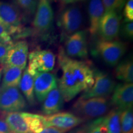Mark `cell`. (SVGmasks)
Returning <instances> with one entry per match:
<instances>
[{"instance_id": "obj_1", "label": "cell", "mask_w": 133, "mask_h": 133, "mask_svg": "<svg viewBox=\"0 0 133 133\" xmlns=\"http://www.w3.org/2000/svg\"><path fill=\"white\" fill-rule=\"evenodd\" d=\"M58 63L62 70L59 88L64 101L69 102L82 91L91 88L94 83V70L88 62L69 57L64 48H60Z\"/></svg>"}, {"instance_id": "obj_2", "label": "cell", "mask_w": 133, "mask_h": 133, "mask_svg": "<svg viewBox=\"0 0 133 133\" xmlns=\"http://www.w3.org/2000/svg\"><path fill=\"white\" fill-rule=\"evenodd\" d=\"M4 121L12 133H38L46 128L44 116L27 112L6 113Z\"/></svg>"}, {"instance_id": "obj_3", "label": "cell", "mask_w": 133, "mask_h": 133, "mask_svg": "<svg viewBox=\"0 0 133 133\" xmlns=\"http://www.w3.org/2000/svg\"><path fill=\"white\" fill-rule=\"evenodd\" d=\"M110 103L106 97H91L82 99L79 97L73 105V110L84 119L99 118L109 110Z\"/></svg>"}, {"instance_id": "obj_4", "label": "cell", "mask_w": 133, "mask_h": 133, "mask_svg": "<svg viewBox=\"0 0 133 133\" xmlns=\"http://www.w3.org/2000/svg\"><path fill=\"white\" fill-rule=\"evenodd\" d=\"M127 50L126 43L117 40L105 41L100 39L96 43V53L109 66L118 64Z\"/></svg>"}, {"instance_id": "obj_5", "label": "cell", "mask_w": 133, "mask_h": 133, "mask_svg": "<svg viewBox=\"0 0 133 133\" xmlns=\"http://www.w3.org/2000/svg\"><path fill=\"white\" fill-rule=\"evenodd\" d=\"M54 13L49 0H38L32 25L36 35L46 36L52 31Z\"/></svg>"}, {"instance_id": "obj_6", "label": "cell", "mask_w": 133, "mask_h": 133, "mask_svg": "<svg viewBox=\"0 0 133 133\" xmlns=\"http://www.w3.org/2000/svg\"><path fill=\"white\" fill-rule=\"evenodd\" d=\"M27 70L33 76L38 73L49 72L54 69L56 56L49 50H35L29 55Z\"/></svg>"}, {"instance_id": "obj_7", "label": "cell", "mask_w": 133, "mask_h": 133, "mask_svg": "<svg viewBox=\"0 0 133 133\" xmlns=\"http://www.w3.org/2000/svg\"><path fill=\"white\" fill-rule=\"evenodd\" d=\"M94 83L91 88L81 96L82 99L105 97L110 95L115 87V82L106 73L94 70Z\"/></svg>"}, {"instance_id": "obj_8", "label": "cell", "mask_w": 133, "mask_h": 133, "mask_svg": "<svg viewBox=\"0 0 133 133\" xmlns=\"http://www.w3.org/2000/svg\"><path fill=\"white\" fill-rule=\"evenodd\" d=\"M83 23V13L80 8L75 5L63 9L57 21L58 25L62 33L68 36L79 31Z\"/></svg>"}, {"instance_id": "obj_9", "label": "cell", "mask_w": 133, "mask_h": 133, "mask_svg": "<svg viewBox=\"0 0 133 133\" xmlns=\"http://www.w3.org/2000/svg\"><path fill=\"white\" fill-rule=\"evenodd\" d=\"M26 107V100L19 88L10 87L0 89V110L6 113L21 112Z\"/></svg>"}, {"instance_id": "obj_10", "label": "cell", "mask_w": 133, "mask_h": 133, "mask_svg": "<svg viewBox=\"0 0 133 133\" xmlns=\"http://www.w3.org/2000/svg\"><path fill=\"white\" fill-rule=\"evenodd\" d=\"M121 16L115 11L105 12L99 22L97 33L101 39L115 40L120 33Z\"/></svg>"}, {"instance_id": "obj_11", "label": "cell", "mask_w": 133, "mask_h": 133, "mask_svg": "<svg viewBox=\"0 0 133 133\" xmlns=\"http://www.w3.org/2000/svg\"><path fill=\"white\" fill-rule=\"evenodd\" d=\"M64 51L70 57L87 58V31L79 30L68 36L64 44Z\"/></svg>"}, {"instance_id": "obj_12", "label": "cell", "mask_w": 133, "mask_h": 133, "mask_svg": "<svg viewBox=\"0 0 133 133\" xmlns=\"http://www.w3.org/2000/svg\"><path fill=\"white\" fill-rule=\"evenodd\" d=\"M46 127L52 126L64 131L70 130L84 121V119L69 112H58L44 116Z\"/></svg>"}, {"instance_id": "obj_13", "label": "cell", "mask_w": 133, "mask_h": 133, "mask_svg": "<svg viewBox=\"0 0 133 133\" xmlns=\"http://www.w3.org/2000/svg\"><path fill=\"white\" fill-rule=\"evenodd\" d=\"M29 56V46L26 41L13 43L8 51L4 65L19 67L24 70L26 67Z\"/></svg>"}, {"instance_id": "obj_14", "label": "cell", "mask_w": 133, "mask_h": 133, "mask_svg": "<svg viewBox=\"0 0 133 133\" xmlns=\"http://www.w3.org/2000/svg\"><path fill=\"white\" fill-rule=\"evenodd\" d=\"M57 86V78L52 73H38L34 76V93L39 102H43L50 91Z\"/></svg>"}, {"instance_id": "obj_15", "label": "cell", "mask_w": 133, "mask_h": 133, "mask_svg": "<svg viewBox=\"0 0 133 133\" xmlns=\"http://www.w3.org/2000/svg\"><path fill=\"white\" fill-rule=\"evenodd\" d=\"M112 96L111 102L116 109L123 110L132 108L133 84L132 83H124L115 86Z\"/></svg>"}, {"instance_id": "obj_16", "label": "cell", "mask_w": 133, "mask_h": 133, "mask_svg": "<svg viewBox=\"0 0 133 133\" xmlns=\"http://www.w3.org/2000/svg\"><path fill=\"white\" fill-rule=\"evenodd\" d=\"M0 19L9 26L23 28L22 15L19 8L11 3L0 1Z\"/></svg>"}, {"instance_id": "obj_17", "label": "cell", "mask_w": 133, "mask_h": 133, "mask_svg": "<svg viewBox=\"0 0 133 133\" xmlns=\"http://www.w3.org/2000/svg\"><path fill=\"white\" fill-rule=\"evenodd\" d=\"M87 10L89 21V31L91 36H94L97 33L99 22L105 13L102 0H88Z\"/></svg>"}, {"instance_id": "obj_18", "label": "cell", "mask_w": 133, "mask_h": 133, "mask_svg": "<svg viewBox=\"0 0 133 133\" xmlns=\"http://www.w3.org/2000/svg\"><path fill=\"white\" fill-rule=\"evenodd\" d=\"M64 99L58 86L51 90L43 101L42 111L45 115H50L58 113L64 105Z\"/></svg>"}, {"instance_id": "obj_19", "label": "cell", "mask_w": 133, "mask_h": 133, "mask_svg": "<svg viewBox=\"0 0 133 133\" xmlns=\"http://www.w3.org/2000/svg\"><path fill=\"white\" fill-rule=\"evenodd\" d=\"M23 70L19 67L4 65L2 69V83L1 89L19 86Z\"/></svg>"}, {"instance_id": "obj_20", "label": "cell", "mask_w": 133, "mask_h": 133, "mask_svg": "<svg viewBox=\"0 0 133 133\" xmlns=\"http://www.w3.org/2000/svg\"><path fill=\"white\" fill-rule=\"evenodd\" d=\"M20 89L31 105L36 103L34 93V76L25 69L22 76L19 86Z\"/></svg>"}, {"instance_id": "obj_21", "label": "cell", "mask_w": 133, "mask_h": 133, "mask_svg": "<svg viewBox=\"0 0 133 133\" xmlns=\"http://www.w3.org/2000/svg\"><path fill=\"white\" fill-rule=\"evenodd\" d=\"M115 74L116 78L125 83H132L133 64L131 60H126L116 65Z\"/></svg>"}, {"instance_id": "obj_22", "label": "cell", "mask_w": 133, "mask_h": 133, "mask_svg": "<svg viewBox=\"0 0 133 133\" xmlns=\"http://www.w3.org/2000/svg\"><path fill=\"white\" fill-rule=\"evenodd\" d=\"M120 110L114 109L107 115L103 116L104 122L109 133H121Z\"/></svg>"}, {"instance_id": "obj_23", "label": "cell", "mask_w": 133, "mask_h": 133, "mask_svg": "<svg viewBox=\"0 0 133 133\" xmlns=\"http://www.w3.org/2000/svg\"><path fill=\"white\" fill-rule=\"evenodd\" d=\"M121 133H133L132 108H129L120 112Z\"/></svg>"}, {"instance_id": "obj_24", "label": "cell", "mask_w": 133, "mask_h": 133, "mask_svg": "<svg viewBox=\"0 0 133 133\" xmlns=\"http://www.w3.org/2000/svg\"><path fill=\"white\" fill-rule=\"evenodd\" d=\"M23 28L14 27L6 24H0V41L6 43H13L12 36L21 34Z\"/></svg>"}, {"instance_id": "obj_25", "label": "cell", "mask_w": 133, "mask_h": 133, "mask_svg": "<svg viewBox=\"0 0 133 133\" xmlns=\"http://www.w3.org/2000/svg\"><path fill=\"white\" fill-rule=\"evenodd\" d=\"M104 6L105 12L115 11L120 14L127 0H102Z\"/></svg>"}, {"instance_id": "obj_26", "label": "cell", "mask_w": 133, "mask_h": 133, "mask_svg": "<svg viewBox=\"0 0 133 133\" xmlns=\"http://www.w3.org/2000/svg\"><path fill=\"white\" fill-rule=\"evenodd\" d=\"M88 133H109L104 124L103 116L89 122Z\"/></svg>"}, {"instance_id": "obj_27", "label": "cell", "mask_w": 133, "mask_h": 133, "mask_svg": "<svg viewBox=\"0 0 133 133\" xmlns=\"http://www.w3.org/2000/svg\"><path fill=\"white\" fill-rule=\"evenodd\" d=\"M18 5L29 15L35 13L38 0H16Z\"/></svg>"}, {"instance_id": "obj_28", "label": "cell", "mask_w": 133, "mask_h": 133, "mask_svg": "<svg viewBox=\"0 0 133 133\" xmlns=\"http://www.w3.org/2000/svg\"><path fill=\"white\" fill-rule=\"evenodd\" d=\"M123 15L126 22H132L133 0H127L124 5Z\"/></svg>"}, {"instance_id": "obj_29", "label": "cell", "mask_w": 133, "mask_h": 133, "mask_svg": "<svg viewBox=\"0 0 133 133\" xmlns=\"http://www.w3.org/2000/svg\"><path fill=\"white\" fill-rule=\"evenodd\" d=\"M121 35L126 38H132L133 23L132 22H126L120 29Z\"/></svg>"}, {"instance_id": "obj_30", "label": "cell", "mask_w": 133, "mask_h": 133, "mask_svg": "<svg viewBox=\"0 0 133 133\" xmlns=\"http://www.w3.org/2000/svg\"><path fill=\"white\" fill-rule=\"evenodd\" d=\"M13 43H6L0 41V63L4 64L6 56Z\"/></svg>"}, {"instance_id": "obj_31", "label": "cell", "mask_w": 133, "mask_h": 133, "mask_svg": "<svg viewBox=\"0 0 133 133\" xmlns=\"http://www.w3.org/2000/svg\"><path fill=\"white\" fill-rule=\"evenodd\" d=\"M65 131L61 130L57 128L52 127V126H49L46 127L42 131L38 133H65Z\"/></svg>"}, {"instance_id": "obj_32", "label": "cell", "mask_w": 133, "mask_h": 133, "mask_svg": "<svg viewBox=\"0 0 133 133\" xmlns=\"http://www.w3.org/2000/svg\"><path fill=\"white\" fill-rule=\"evenodd\" d=\"M89 129V123L84 124L81 127L75 129L69 133H88Z\"/></svg>"}, {"instance_id": "obj_33", "label": "cell", "mask_w": 133, "mask_h": 133, "mask_svg": "<svg viewBox=\"0 0 133 133\" xmlns=\"http://www.w3.org/2000/svg\"><path fill=\"white\" fill-rule=\"evenodd\" d=\"M0 133H12L4 121L0 119Z\"/></svg>"}, {"instance_id": "obj_34", "label": "cell", "mask_w": 133, "mask_h": 133, "mask_svg": "<svg viewBox=\"0 0 133 133\" xmlns=\"http://www.w3.org/2000/svg\"><path fill=\"white\" fill-rule=\"evenodd\" d=\"M81 1H83V0H60V1H61L62 4H72V3H75Z\"/></svg>"}, {"instance_id": "obj_35", "label": "cell", "mask_w": 133, "mask_h": 133, "mask_svg": "<svg viewBox=\"0 0 133 133\" xmlns=\"http://www.w3.org/2000/svg\"><path fill=\"white\" fill-rule=\"evenodd\" d=\"M2 77V68H0V89H1V79Z\"/></svg>"}, {"instance_id": "obj_36", "label": "cell", "mask_w": 133, "mask_h": 133, "mask_svg": "<svg viewBox=\"0 0 133 133\" xmlns=\"http://www.w3.org/2000/svg\"><path fill=\"white\" fill-rule=\"evenodd\" d=\"M0 24H5L4 22L2 21V20L0 19ZM6 25H7V24H6Z\"/></svg>"}]
</instances>
